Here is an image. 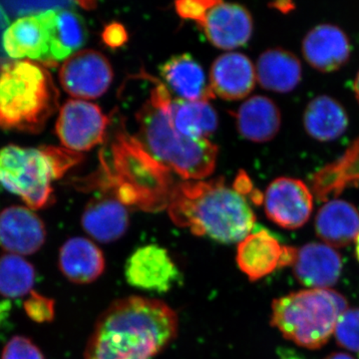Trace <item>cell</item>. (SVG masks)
<instances>
[{
    "label": "cell",
    "instance_id": "cell-33",
    "mask_svg": "<svg viewBox=\"0 0 359 359\" xmlns=\"http://www.w3.org/2000/svg\"><path fill=\"white\" fill-rule=\"evenodd\" d=\"M11 306V302H0V323L2 320H6V316H8Z\"/></svg>",
    "mask_w": 359,
    "mask_h": 359
},
{
    "label": "cell",
    "instance_id": "cell-27",
    "mask_svg": "<svg viewBox=\"0 0 359 359\" xmlns=\"http://www.w3.org/2000/svg\"><path fill=\"white\" fill-rule=\"evenodd\" d=\"M35 269L25 257L6 254L0 257V295L18 299L32 292Z\"/></svg>",
    "mask_w": 359,
    "mask_h": 359
},
{
    "label": "cell",
    "instance_id": "cell-17",
    "mask_svg": "<svg viewBox=\"0 0 359 359\" xmlns=\"http://www.w3.org/2000/svg\"><path fill=\"white\" fill-rule=\"evenodd\" d=\"M287 245L280 243L269 231H252L238 243V269L250 282L266 278L278 269L283 268Z\"/></svg>",
    "mask_w": 359,
    "mask_h": 359
},
{
    "label": "cell",
    "instance_id": "cell-23",
    "mask_svg": "<svg viewBox=\"0 0 359 359\" xmlns=\"http://www.w3.org/2000/svg\"><path fill=\"white\" fill-rule=\"evenodd\" d=\"M256 74L264 89L289 93L301 83L302 63L292 52L283 48L268 49L257 59Z\"/></svg>",
    "mask_w": 359,
    "mask_h": 359
},
{
    "label": "cell",
    "instance_id": "cell-10",
    "mask_svg": "<svg viewBox=\"0 0 359 359\" xmlns=\"http://www.w3.org/2000/svg\"><path fill=\"white\" fill-rule=\"evenodd\" d=\"M263 201L266 217L287 230L304 226L313 210V194L299 179H276L266 188Z\"/></svg>",
    "mask_w": 359,
    "mask_h": 359
},
{
    "label": "cell",
    "instance_id": "cell-37",
    "mask_svg": "<svg viewBox=\"0 0 359 359\" xmlns=\"http://www.w3.org/2000/svg\"><path fill=\"white\" fill-rule=\"evenodd\" d=\"M355 255H356V257H358V259L359 262V233H358V238H356V241H355Z\"/></svg>",
    "mask_w": 359,
    "mask_h": 359
},
{
    "label": "cell",
    "instance_id": "cell-1",
    "mask_svg": "<svg viewBox=\"0 0 359 359\" xmlns=\"http://www.w3.org/2000/svg\"><path fill=\"white\" fill-rule=\"evenodd\" d=\"M179 318L164 302L118 299L101 313L84 359H152L177 337Z\"/></svg>",
    "mask_w": 359,
    "mask_h": 359
},
{
    "label": "cell",
    "instance_id": "cell-18",
    "mask_svg": "<svg viewBox=\"0 0 359 359\" xmlns=\"http://www.w3.org/2000/svg\"><path fill=\"white\" fill-rule=\"evenodd\" d=\"M81 226L87 233L102 244L119 240L129 226L127 205L113 194H105L90 201L81 217Z\"/></svg>",
    "mask_w": 359,
    "mask_h": 359
},
{
    "label": "cell",
    "instance_id": "cell-6",
    "mask_svg": "<svg viewBox=\"0 0 359 359\" xmlns=\"http://www.w3.org/2000/svg\"><path fill=\"white\" fill-rule=\"evenodd\" d=\"M346 309V297L337 290H302L273 302L271 325L297 346L318 349L330 341Z\"/></svg>",
    "mask_w": 359,
    "mask_h": 359
},
{
    "label": "cell",
    "instance_id": "cell-20",
    "mask_svg": "<svg viewBox=\"0 0 359 359\" xmlns=\"http://www.w3.org/2000/svg\"><path fill=\"white\" fill-rule=\"evenodd\" d=\"M105 257L95 243L82 237L71 238L59 250L58 268L69 282L87 285L105 271Z\"/></svg>",
    "mask_w": 359,
    "mask_h": 359
},
{
    "label": "cell",
    "instance_id": "cell-5",
    "mask_svg": "<svg viewBox=\"0 0 359 359\" xmlns=\"http://www.w3.org/2000/svg\"><path fill=\"white\" fill-rule=\"evenodd\" d=\"M80 160L79 153L68 149L8 145L0 150V185L20 197L28 209H44L53 201L52 181L65 176Z\"/></svg>",
    "mask_w": 359,
    "mask_h": 359
},
{
    "label": "cell",
    "instance_id": "cell-3",
    "mask_svg": "<svg viewBox=\"0 0 359 359\" xmlns=\"http://www.w3.org/2000/svg\"><path fill=\"white\" fill-rule=\"evenodd\" d=\"M154 82L150 97L136 113L135 140L161 166L184 180L203 181L214 173L219 149L208 139L189 138L172 121V97L162 82Z\"/></svg>",
    "mask_w": 359,
    "mask_h": 359
},
{
    "label": "cell",
    "instance_id": "cell-19",
    "mask_svg": "<svg viewBox=\"0 0 359 359\" xmlns=\"http://www.w3.org/2000/svg\"><path fill=\"white\" fill-rule=\"evenodd\" d=\"M160 75L166 88L187 101H209L214 98L207 83L204 69L190 54H180L160 66Z\"/></svg>",
    "mask_w": 359,
    "mask_h": 359
},
{
    "label": "cell",
    "instance_id": "cell-29",
    "mask_svg": "<svg viewBox=\"0 0 359 359\" xmlns=\"http://www.w3.org/2000/svg\"><path fill=\"white\" fill-rule=\"evenodd\" d=\"M23 309L28 318L35 323H51L55 318V302L34 290L25 299Z\"/></svg>",
    "mask_w": 359,
    "mask_h": 359
},
{
    "label": "cell",
    "instance_id": "cell-24",
    "mask_svg": "<svg viewBox=\"0 0 359 359\" xmlns=\"http://www.w3.org/2000/svg\"><path fill=\"white\" fill-rule=\"evenodd\" d=\"M306 133L320 142L337 140L348 127V116L344 106L332 97H316L306 106L304 114Z\"/></svg>",
    "mask_w": 359,
    "mask_h": 359
},
{
    "label": "cell",
    "instance_id": "cell-16",
    "mask_svg": "<svg viewBox=\"0 0 359 359\" xmlns=\"http://www.w3.org/2000/svg\"><path fill=\"white\" fill-rule=\"evenodd\" d=\"M256 81V68L248 56L238 52L219 56L210 72L212 94L224 100H240L250 95Z\"/></svg>",
    "mask_w": 359,
    "mask_h": 359
},
{
    "label": "cell",
    "instance_id": "cell-13",
    "mask_svg": "<svg viewBox=\"0 0 359 359\" xmlns=\"http://www.w3.org/2000/svg\"><path fill=\"white\" fill-rule=\"evenodd\" d=\"M44 222L32 210L11 205L0 212V248L7 254L30 256L46 241Z\"/></svg>",
    "mask_w": 359,
    "mask_h": 359
},
{
    "label": "cell",
    "instance_id": "cell-26",
    "mask_svg": "<svg viewBox=\"0 0 359 359\" xmlns=\"http://www.w3.org/2000/svg\"><path fill=\"white\" fill-rule=\"evenodd\" d=\"M170 109L174 126L189 138L208 139L218 128V114L209 101L172 98Z\"/></svg>",
    "mask_w": 359,
    "mask_h": 359
},
{
    "label": "cell",
    "instance_id": "cell-25",
    "mask_svg": "<svg viewBox=\"0 0 359 359\" xmlns=\"http://www.w3.org/2000/svg\"><path fill=\"white\" fill-rule=\"evenodd\" d=\"M88 39L86 22L72 9L54 11L51 25L50 58L57 65L80 51Z\"/></svg>",
    "mask_w": 359,
    "mask_h": 359
},
{
    "label": "cell",
    "instance_id": "cell-28",
    "mask_svg": "<svg viewBox=\"0 0 359 359\" xmlns=\"http://www.w3.org/2000/svg\"><path fill=\"white\" fill-rule=\"evenodd\" d=\"M334 334L340 347L359 354V308L346 309L340 314Z\"/></svg>",
    "mask_w": 359,
    "mask_h": 359
},
{
    "label": "cell",
    "instance_id": "cell-35",
    "mask_svg": "<svg viewBox=\"0 0 359 359\" xmlns=\"http://www.w3.org/2000/svg\"><path fill=\"white\" fill-rule=\"evenodd\" d=\"M353 92L354 95H355L356 100H358L359 103V71L358 75H356L355 79H354Z\"/></svg>",
    "mask_w": 359,
    "mask_h": 359
},
{
    "label": "cell",
    "instance_id": "cell-2",
    "mask_svg": "<svg viewBox=\"0 0 359 359\" xmlns=\"http://www.w3.org/2000/svg\"><path fill=\"white\" fill-rule=\"evenodd\" d=\"M167 208L175 224L222 244L240 243L256 224L244 195L226 187L222 178L174 184Z\"/></svg>",
    "mask_w": 359,
    "mask_h": 359
},
{
    "label": "cell",
    "instance_id": "cell-22",
    "mask_svg": "<svg viewBox=\"0 0 359 359\" xmlns=\"http://www.w3.org/2000/svg\"><path fill=\"white\" fill-rule=\"evenodd\" d=\"M238 133L243 138L264 143L275 138L282 124V115L276 104L266 96L250 97L236 113Z\"/></svg>",
    "mask_w": 359,
    "mask_h": 359
},
{
    "label": "cell",
    "instance_id": "cell-4",
    "mask_svg": "<svg viewBox=\"0 0 359 359\" xmlns=\"http://www.w3.org/2000/svg\"><path fill=\"white\" fill-rule=\"evenodd\" d=\"M58 104L59 91L46 66L32 60L0 66V128L39 133Z\"/></svg>",
    "mask_w": 359,
    "mask_h": 359
},
{
    "label": "cell",
    "instance_id": "cell-36",
    "mask_svg": "<svg viewBox=\"0 0 359 359\" xmlns=\"http://www.w3.org/2000/svg\"><path fill=\"white\" fill-rule=\"evenodd\" d=\"M282 359H304V358H299V356H297V355H290V353H287V351H285V353H283V354L282 353Z\"/></svg>",
    "mask_w": 359,
    "mask_h": 359
},
{
    "label": "cell",
    "instance_id": "cell-31",
    "mask_svg": "<svg viewBox=\"0 0 359 359\" xmlns=\"http://www.w3.org/2000/svg\"><path fill=\"white\" fill-rule=\"evenodd\" d=\"M212 0H182L175 4L177 13L184 20L198 22L203 18Z\"/></svg>",
    "mask_w": 359,
    "mask_h": 359
},
{
    "label": "cell",
    "instance_id": "cell-34",
    "mask_svg": "<svg viewBox=\"0 0 359 359\" xmlns=\"http://www.w3.org/2000/svg\"><path fill=\"white\" fill-rule=\"evenodd\" d=\"M325 359H354L353 356L344 353H334L330 354Z\"/></svg>",
    "mask_w": 359,
    "mask_h": 359
},
{
    "label": "cell",
    "instance_id": "cell-30",
    "mask_svg": "<svg viewBox=\"0 0 359 359\" xmlns=\"http://www.w3.org/2000/svg\"><path fill=\"white\" fill-rule=\"evenodd\" d=\"M1 359H45L39 346L28 337H11L2 351Z\"/></svg>",
    "mask_w": 359,
    "mask_h": 359
},
{
    "label": "cell",
    "instance_id": "cell-11",
    "mask_svg": "<svg viewBox=\"0 0 359 359\" xmlns=\"http://www.w3.org/2000/svg\"><path fill=\"white\" fill-rule=\"evenodd\" d=\"M127 283L145 292L164 294L180 280V271L169 252L157 245L139 248L125 266Z\"/></svg>",
    "mask_w": 359,
    "mask_h": 359
},
{
    "label": "cell",
    "instance_id": "cell-9",
    "mask_svg": "<svg viewBox=\"0 0 359 359\" xmlns=\"http://www.w3.org/2000/svg\"><path fill=\"white\" fill-rule=\"evenodd\" d=\"M54 11L22 16L11 23L4 33V51L15 60H32L44 66L52 65L51 25Z\"/></svg>",
    "mask_w": 359,
    "mask_h": 359
},
{
    "label": "cell",
    "instance_id": "cell-8",
    "mask_svg": "<svg viewBox=\"0 0 359 359\" xmlns=\"http://www.w3.org/2000/svg\"><path fill=\"white\" fill-rule=\"evenodd\" d=\"M113 69L102 53L84 49L66 59L59 70V81L66 93L80 99L99 98L109 89Z\"/></svg>",
    "mask_w": 359,
    "mask_h": 359
},
{
    "label": "cell",
    "instance_id": "cell-32",
    "mask_svg": "<svg viewBox=\"0 0 359 359\" xmlns=\"http://www.w3.org/2000/svg\"><path fill=\"white\" fill-rule=\"evenodd\" d=\"M102 39L104 43L112 48L122 46L128 40V34L124 26L120 23H111L104 29Z\"/></svg>",
    "mask_w": 359,
    "mask_h": 359
},
{
    "label": "cell",
    "instance_id": "cell-15",
    "mask_svg": "<svg viewBox=\"0 0 359 359\" xmlns=\"http://www.w3.org/2000/svg\"><path fill=\"white\" fill-rule=\"evenodd\" d=\"M348 37L339 26L320 25L313 27L302 41V54L314 69L323 73L334 72L351 58Z\"/></svg>",
    "mask_w": 359,
    "mask_h": 359
},
{
    "label": "cell",
    "instance_id": "cell-21",
    "mask_svg": "<svg viewBox=\"0 0 359 359\" xmlns=\"http://www.w3.org/2000/svg\"><path fill=\"white\" fill-rule=\"evenodd\" d=\"M316 236L332 248L347 247L359 233V212L346 200L327 201L318 210L314 221Z\"/></svg>",
    "mask_w": 359,
    "mask_h": 359
},
{
    "label": "cell",
    "instance_id": "cell-12",
    "mask_svg": "<svg viewBox=\"0 0 359 359\" xmlns=\"http://www.w3.org/2000/svg\"><path fill=\"white\" fill-rule=\"evenodd\" d=\"M197 23L208 40L224 50L244 46L254 29L252 15L245 7L219 0H212Z\"/></svg>",
    "mask_w": 359,
    "mask_h": 359
},
{
    "label": "cell",
    "instance_id": "cell-7",
    "mask_svg": "<svg viewBox=\"0 0 359 359\" xmlns=\"http://www.w3.org/2000/svg\"><path fill=\"white\" fill-rule=\"evenodd\" d=\"M109 119L95 104L70 99L60 108L55 131L65 149L84 152L103 143Z\"/></svg>",
    "mask_w": 359,
    "mask_h": 359
},
{
    "label": "cell",
    "instance_id": "cell-14",
    "mask_svg": "<svg viewBox=\"0 0 359 359\" xmlns=\"http://www.w3.org/2000/svg\"><path fill=\"white\" fill-rule=\"evenodd\" d=\"M342 259L327 244L309 243L297 249L292 271L297 282L309 289H330L339 282Z\"/></svg>",
    "mask_w": 359,
    "mask_h": 359
}]
</instances>
